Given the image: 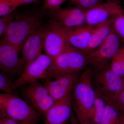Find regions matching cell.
<instances>
[{
    "instance_id": "obj_14",
    "label": "cell",
    "mask_w": 124,
    "mask_h": 124,
    "mask_svg": "<svg viewBox=\"0 0 124 124\" xmlns=\"http://www.w3.org/2000/svg\"><path fill=\"white\" fill-rule=\"evenodd\" d=\"M47 28L48 23L42 25L29 36L24 42L22 49L24 67L42 54Z\"/></svg>"
},
{
    "instance_id": "obj_9",
    "label": "cell",
    "mask_w": 124,
    "mask_h": 124,
    "mask_svg": "<svg viewBox=\"0 0 124 124\" xmlns=\"http://www.w3.org/2000/svg\"><path fill=\"white\" fill-rule=\"evenodd\" d=\"M22 94L26 101L44 116L55 101L44 85L38 81L27 85Z\"/></svg>"
},
{
    "instance_id": "obj_6",
    "label": "cell",
    "mask_w": 124,
    "mask_h": 124,
    "mask_svg": "<svg viewBox=\"0 0 124 124\" xmlns=\"http://www.w3.org/2000/svg\"><path fill=\"white\" fill-rule=\"evenodd\" d=\"M92 81L95 91L109 100L124 89V80L111 70L110 65L93 72Z\"/></svg>"
},
{
    "instance_id": "obj_2",
    "label": "cell",
    "mask_w": 124,
    "mask_h": 124,
    "mask_svg": "<svg viewBox=\"0 0 124 124\" xmlns=\"http://www.w3.org/2000/svg\"><path fill=\"white\" fill-rule=\"evenodd\" d=\"M43 14L28 11L16 14L3 38L20 51L28 38L42 26Z\"/></svg>"
},
{
    "instance_id": "obj_13",
    "label": "cell",
    "mask_w": 124,
    "mask_h": 124,
    "mask_svg": "<svg viewBox=\"0 0 124 124\" xmlns=\"http://www.w3.org/2000/svg\"><path fill=\"white\" fill-rule=\"evenodd\" d=\"M80 75L79 72H75L47 78L43 85L56 101L70 93Z\"/></svg>"
},
{
    "instance_id": "obj_22",
    "label": "cell",
    "mask_w": 124,
    "mask_h": 124,
    "mask_svg": "<svg viewBox=\"0 0 124 124\" xmlns=\"http://www.w3.org/2000/svg\"><path fill=\"white\" fill-rule=\"evenodd\" d=\"M15 90L14 82L10 76L4 72H0V90L5 93L13 94Z\"/></svg>"
},
{
    "instance_id": "obj_7",
    "label": "cell",
    "mask_w": 124,
    "mask_h": 124,
    "mask_svg": "<svg viewBox=\"0 0 124 124\" xmlns=\"http://www.w3.org/2000/svg\"><path fill=\"white\" fill-rule=\"evenodd\" d=\"M67 42L66 28L57 20L50 19L44 42L45 54L54 60L63 52Z\"/></svg>"
},
{
    "instance_id": "obj_20",
    "label": "cell",
    "mask_w": 124,
    "mask_h": 124,
    "mask_svg": "<svg viewBox=\"0 0 124 124\" xmlns=\"http://www.w3.org/2000/svg\"><path fill=\"white\" fill-rule=\"evenodd\" d=\"M110 68L116 75L124 77V52L120 49L111 61Z\"/></svg>"
},
{
    "instance_id": "obj_4",
    "label": "cell",
    "mask_w": 124,
    "mask_h": 124,
    "mask_svg": "<svg viewBox=\"0 0 124 124\" xmlns=\"http://www.w3.org/2000/svg\"><path fill=\"white\" fill-rule=\"evenodd\" d=\"M41 114L26 101L13 94H0V117H10L19 121L36 122Z\"/></svg>"
},
{
    "instance_id": "obj_21",
    "label": "cell",
    "mask_w": 124,
    "mask_h": 124,
    "mask_svg": "<svg viewBox=\"0 0 124 124\" xmlns=\"http://www.w3.org/2000/svg\"><path fill=\"white\" fill-rule=\"evenodd\" d=\"M113 31L120 40L124 41V12L117 15L111 22Z\"/></svg>"
},
{
    "instance_id": "obj_12",
    "label": "cell",
    "mask_w": 124,
    "mask_h": 124,
    "mask_svg": "<svg viewBox=\"0 0 124 124\" xmlns=\"http://www.w3.org/2000/svg\"><path fill=\"white\" fill-rule=\"evenodd\" d=\"M46 14L50 19L57 20L66 29L86 24L85 11L76 6L47 10Z\"/></svg>"
},
{
    "instance_id": "obj_19",
    "label": "cell",
    "mask_w": 124,
    "mask_h": 124,
    "mask_svg": "<svg viewBox=\"0 0 124 124\" xmlns=\"http://www.w3.org/2000/svg\"><path fill=\"white\" fill-rule=\"evenodd\" d=\"M121 116V113L108 100L106 107L100 124H120Z\"/></svg>"
},
{
    "instance_id": "obj_8",
    "label": "cell",
    "mask_w": 124,
    "mask_h": 124,
    "mask_svg": "<svg viewBox=\"0 0 124 124\" xmlns=\"http://www.w3.org/2000/svg\"><path fill=\"white\" fill-rule=\"evenodd\" d=\"M53 59L45 54H41L24 67L20 77L14 82L15 89L48 77V71Z\"/></svg>"
},
{
    "instance_id": "obj_3",
    "label": "cell",
    "mask_w": 124,
    "mask_h": 124,
    "mask_svg": "<svg viewBox=\"0 0 124 124\" xmlns=\"http://www.w3.org/2000/svg\"><path fill=\"white\" fill-rule=\"evenodd\" d=\"M88 65L86 54L73 48L67 42L63 52L53 60L47 78L79 72Z\"/></svg>"
},
{
    "instance_id": "obj_31",
    "label": "cell",
    "mask_w": 124,
    "mask_h": 124,
    "mask_svg": "<svg viewBox=\"0 0 124 124\" xmlns=\"http://www.w3.org/2000/svg\"><path fill=\"white\" fill-rule=\"evenodd\" d=\"M36 122L33 121H23L22 124H36Z\"/></svg>"
},
{
    "instance_id": "obj_16",
    "label": "cell",
    "mask_w": 124,
    "mask_h": 124,
    "mask_svg": "<svg viewBox=\"0 0 124 124\" xmlns=\"http://www.w3.org/2000/svg\"><path fill=\"white\" fill-rule=\"evenodd\" d=\"M94 28L87 24L66 29L67 40L77 49L85 53L90 44Z\"/></svg>"
},
{
    "instance_id": "obj_28",
    "label": "cell",
    "mask_w": 124,
    "mask_h": 124,
    "mask_svg": "<svg viewBox=\"0 0 124 124\" xmlns=\"http://www.w3.org/2000/svg\"><path fill=\"white\" fill-rule=\"evenodd\" d=\"M0 124H22V121H19L8 117H1Z\"/></svg>"
},
{
    "instance_id": "obj_29",
    "label": "cell",
    "mask_w": 124,
    "mask_h": 124,
    "mask_svg": "<svg viewBox=\"0 0 124 124\" xmlns=\"http://www.w3.org/2000/svg\"><path fill=\"white\" fill-rule=\"evenodd\" d=\"M37 0H16L19 6L25 4H30L35 2Z\"/></svg>"
},
{
    "instance_id": "obj_34",
    "label": "cell",
    "mask_w": 124,
    "mask_h": 124,
    "mask_svg": "<svg viewBox=\"0 0 124 124\" xmlns=\"http://www.w3.org/2000/svg\"><path fill=\"white\" fill-rule=\"evenodd\" d=\"M123 78V80H124V78Z\"/></svg>"
},
{
    "instance_id": "obj_23",
    "label": "cell",
    "mask_w": 124,
    "mask_h": 124,
    "mask_svg": "<svg viewBox=\"0 0 124 124\" xmlns=\"http://www.w3.org/2000/svg\"><path fill=\"white\" fill-rule=\"evenodd\" d=\"M19 6L16 0H2L0 1V16L1 17L12 14Z\"/></svg>"
},
{
    "instance_id": "obj_27",
    "label": "cell",
    "mask_w": 124,
    "mask_h": 124,
    "mask_svg": "<svg viewBox=\"0 0 124 124\" xmlns=\"http://www.w3.org/2000/svg\"><path fill=\"white\" fill-rule=\"evenodd\" d=\"M67 0H45L43 9L46 10H53L59 8Z\"/></svg>"
},
{
    "instance_id": "obj_15",
    "label": "cell",
    "mask_w": 124,
    "mask_h": 124,
    "mask_svg": "<svg viewBox=\"0 0 124 124\" xmlns=\"http://www.w3.org/2000/svg\"><path fill=\"white\" fill-rule=\"evenodd\" d=\"M71 93L55 101L45 115L43 124H66L73 115Z\"/></svg>"
},
{
    "instance_id": "obj_25",
    "label": "cell",
    "mask_w": 124,
    "mask_h": 124,
    "mask_svg": "<svg viewBox=\"0 0 124 124\" xmlns=\"http://www.w3.org/2000/svg\"><path fill=\"white\" fill-rule=\"evenodd\" d=\"M108 100L121 114H124V89Z\"/></svg>"
},
{
    "instance_id": "obj_5",
    "label": "cell",
    "mask_w": 124,
    "mask_h": 124,
    "mask_svg": "<svg viewBox=\"0 0 124 124\" xmlns=\"http://www.w3.org/2000/svg\"><path fill=\"white\" fill-rule=\"evenodd\" d=\"M120 40L114 31L97 48L86 53L88 65L93 72L104 69L120 49Z\"/></svg>"
},
{
    "instance_id": "obj_33",
    "label": "cell",
    "mask_w": 124,
    "mask_h": 124,
    "mask_svg": "<svg viewBox=\"0 0 124 124\" xmlns=\"http://www.w3.org/2000/svg\"><path fill=\"white\" fill-rule=\"evenodd\" d=\"M122 50H123V51H124V48H122Z\"/></svg>"
},
{
    "instance_id": "obj_17",
    "label": "cell",
    "mask_w": 124,
    "mask_h": 124,
    "mask_svg": "<svg viewBox=\"0 0 124 124\" xmlns=\"http://www.w3.org/2000/svg\"><path fill=\"white\" fill-rule=\"evenodd\" d=\"M113 31L111 23H107L94 27L90 44L85 53L100 46Z\"/></svg>"
},
{
    "instance_id": "obj_18",
    "label": "cell",
    "mask_w": 124,
    "mask_h": 124,
    "mask_svg": "<svg viewBox=\"0 0 124 124\" xmlns=\"http://www.w3.org/2000/svg\"><path fill=\"white\" fill-rule=\"evenodd\" d=\"M96 92L91 124H100L107 103V99Z\"/></svg>"
},
{
    "instance_id": "obj_26",
    "label": "cell",
    "mask_w": 124,
    "mask_h": 124,
    "mask_svg": "<svg viewBox=\"0 0 124 124\" xmlns=\"http://www.w3.org/2000/svg\"><path fill=\"white\" fill-rule=\"evenodd\" d=\"M14 19L11 14L1 17L0 19V37L4 36L10 24Z\"/></svg>"
},
{
    "instance_id": "obj_35",
    "label": "cell",
    "mask_w": 124,
    "mask_h": 124,
    "mask_svg": "<svg viewBox=\"0 0 124 124\" xmlns=\"http://www.w3.org/2000/svg\"><path fill=\"white\" fill-rule=\"evenodd\" d=\"M123 1H124V0H123Z\"/></svg>"
},
{
    "instance_id": "obj_30",
    "label": "cell",
    "mask_w": 124,
    "mask_h": 124,
    "mask_svg": "<svg viewBox=\"0 0 124 124\" xmlns=\"http://www.w3.org/2000/svg\"><path fill=\"white\" fill-rule=\"evenodd\" d=\"M71 124H80L75 114H73L70 118Z\"/></svg>"
},
{
    "instance_id": "obj_24",
    "label": "cell",
    "mask_w": 124,
    "mask_h": 124,
    "mask_svg": "<svg viewBox=\"0 0 124 124\" xmlns=\"http://www.w3.org/2000/svg\"><path fill=\"white\" fill-rule=\"evenodd\" d=\"M106 0H69L72 5L85 11L95 7Z\"/></svg>"
},
{
    "instance_id": "obj_10",
    "label": "cell",
    "mask_w": 124,
    "mask_h": 124,
    "mask_svg": "<svg viewBox=\"0 0 124 124\" xmlns=\"http://www.w3.org/2000/svg\"><path fill=\"white\" fill-rule=\"evenodd\" d=\"M121 6L111 0H106L85 12L86 24L94 28L111 23L118 14L124 12Z\"/></svg>"
},
{
    "instance_id": "obj_36",
    "label": "cell",
    "mask_w": 124,
    "mask_h": 124,
    "mask_svg": "<svg viewBox=\"0 0 124 124\" xmlns=\"http://www.w3.org/2000/svg\"><path fill=\"white\" fill-rule=\"evenodd\" d=\"M2 0H0V1Z\"/></svg>"
},
{
    "instance_id": "obj_32",
    "label": "cell",
    "mask_w": 124,
    "mask_h": 124,
    "mask_svg": "<svg viewBox=\"0 0 124 124\" xmlns=\"http://www.w3.org/2000/svg\"><path fill=\"white\" fill-rule=\"evenodd\" d=\"M121 123L120 124H124V114H121Z\"/></svg>"
},
{
    "instance_id": "obj_1",
    "label": "cell",
    "mask_w": 124,
    "mask_h": 124,
    "mask_svg": "<svg viewBox=\"0 0 124 124\" xmlns=\"http://www.w3.org/2000/svg\"><path fill=\"white\" fill-rule=\"evenodd\" d=\"M93 75L91 68H86L71 92L72 108L80 124H91L96 97Z\"/></svg>"
},
{
    "instance_id": "obj_11",
    "label": "cell",
    "mask_w": 124,
    "mask_h": 124,
    "mask_svg": "<svg viewBox=\"0 0 124 124\" xmlns=\"http://www.w3.org/2000/svg\"><path fill=\"white\" fill-rule=\"evenodd\" d=\"M19 51L2 38L0 41V68L7 75L14 76L21 72L24 65L23 58L18 57Z\"/></svg>"
}]
</instances>
